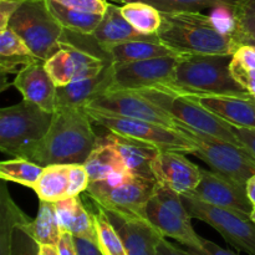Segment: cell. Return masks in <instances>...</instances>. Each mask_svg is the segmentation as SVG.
I'll list each match as a JSON object with an SVG mask.
<instances>
[{"instance_id": "obj_14", "label": "cell", "mask_w": 255, "mask_h": 255, "mask_svg": "<svg viewBox=\"0 0 255 255\" xmlns=\"http://www.w3.org/2000/svg\"><path fill=\"white\" fill-rule=\"evenodd\" d=\"M187 194H192L196 198L214 206L237 209L249 216L254 208L248 198L247 184H242L207 169H202L201 182L193 192Z\"/></svg>"}, {"instance_id": "obj_8", "label": "cell", "mask_w": 255, "mask_h": 255, "mask_svg": "<svg viewBox=\"0 0 255 255\" xmlns=\"http://www.w3.org/2000/svg\"><path fill=\"white\" fill-rule=\"evenodd\" d=\"M181 196L192 218L213 227L237 251L255 255V223L249 214L207 203L192 194Z\"/></svg>"}, {"instance_id": "obj_28", "label": "cell", "mask_w": 255, "mask_h": 255, "mask_svg": "<svg viewBox=\"0 0 255 255\" xmlns=\"http://www.w3.org/2000/svg\"><path fill=\"white\" fill-rule=\"evenodd\" d=\"M47 5H49L50 11L65 30L77 32V34L92 35L104 16V15L90 14V12L70 9L54 0H47Z\"/></svg>"}, {"instance_id": "obj_41", "label": "cell", "mask_w": 255, "mask_h": 255, "mask_svg": "<svg viewBox=\"0 0 255 255\" xmlns=\"http://www.w3.org/2000/svg\"><path fill=\"white\" fill-rule=\"evenodd\" d=\"M74 242L77 255H104L96 242L81 237H74Z\"/></svg>"}, {"instance_id": "obj_30", "label": "cell", "mask_w": 255, "mask_h": 255, "mask_svg": "<svg viewBox=\"0 0 255 255\" xmlns=\"http://www.w3.org/2000/svg\"><path fill=\"white\" fill-rule=\"evenodd\" d=\"M231 72L237 82L255 99V46L242 44L232 56Z\"/></svg>"}, {"instance_id": "obj_34", "label": "cell", "mask_w": 255, "mask_h": 255, "mask_svg": "<svg viewBox=\"0 0 255 255\" xmlns=\"http://www.w3.org/2000/svg\"><path fill=\"white\" fill-rule=\"evenodd\" d=\"M232 17L233 32L241 44L255 40V0H237Z\"/></svg>"}, {"instance_id": "obj_9", "label": "cell", "mask_w": 255, "mask_h": 255, "mask_svg": "<svg viewBox=\"0 0 255 255\" xmlns=\"http://www.w3.org/2000/svg\"><path fill=\"white\" fill-rule=\"evenodd\" d=\"M85 111L92 122L100 125L104 128L151 143L161 151H178L182 153L192 154L196 152L197 146L192 139L169 127L142 120L117 116L90 107H85Z\"/></svg>"}, {"instance_id": "obj_15", "label": "cell", "mask_w": 255, "mask_h": 255, "mask_svg": "<svg viewBox=\"0 0 255 255\" xmlns=\"http://www.w3.org/2000/svg\"><path fill=\"white\" fill-rule=\"evenodd\" d=\"M152 173L157 183L179 194L193 192L202 179V168L178 151H159L152 162Z\"/></svg>"}, {"instance_id": "obj_33", "label": "cell", "mask_w": 255, "mask_h": 255, "mask_svg": "<svg viewBox=\"0 0 255 255\" xmlns=\"http://www.w3.org/2000/svg\"><path fill=\"white\" fill-rule=\"evenodd\" d=\"M94 219L97 233V244L104 255H127L121 237L111 223L106 212L99 204H96Z\"/></svg>"}, {"instance_id": "obj_43", "label": "cell", "mask_w": 255, "mask_h": 255, "mask_svg": "<svg viewBox=\"0 0 255 255\" xmlns=\"http://www.w3.org/2000/svg\"><path fill=\"white\" fill-rule=\"evenodd\" d=\"M57 251L60 255H77L75 247L74 236L69 232H61V237L57 243Z\"/></svg>"}, {"instance_id": "obj_6", "label": "cell", "mask_w": 255, "mask_h": 255, "mask_svg": "<svg viewBox=\"0 0 255 255\" xmlns=\"http://www.w3.org/2000/svg\"><path fill=\"white\" fill-rule=\"evenodd\" d=\"M174 129L196 143L193 154L206 162L216 173L242 184H247L255 174V159L244 147L204 133L177 120Z\"/></svg>"}, {"instance_id": "obj_1", "label": "cell", "mask_w": 255, "mask_h": 255, "mask_svg": "<svg viewBox=\"0 0 255 255\" xmlns=\"http://www.w3.org/2000/svg\"><path fill=\"white\" fill-rule=\"evenodd\" d=\"M91 122L85 109L56 107L44 138L29 147L19 158L29 159L41 167L84 164L97 146V137Z\"/></svg>"}, {"instance_id": "obj_16", "label": "cell", "mask_w": 255, "mask_h": 255, "mask_svg": "<svg viewBox=\"0 0 255 255\" xmlns=\"http://www.w3.org/2000/svg\"><path fill=\"white\" fill-rule=\"evenodd\" d=\"M12 85L26 101L45 111L54 112L56 109L57 86L47 72L44 60L36 59L20 70Z\"/></svg>"}, {"instance_id": "obj_25", "label": "cell", "mask_w": 255, "mask_h": 255, "mask_svg": "<svg viewBox=\"0 0 255 255\" xmlns=\"http://www.w3.org/2000/svg\"><path fill=\"white\" fill-rule=\"evenodd\" d=\"M84 166L89 173L90 182L101 181L114 173L129 172L120 152L109 142L95 147Z\"/></svg>"}, {"instance_id": "obj_44", "label": "cell", "mask_w": 255, "mask_h": 255, "mask_svg": "<svg viewBox=\"0 0 255 255\" xmlns=\"http://www.w3.org/2000/svg\"><path fill=\"white\" fill-rule=\"evenodd\" d=\"M157 254L158 255H191L187 251H182V249L177 248L173 244L169 243L166 239V237L159 241L158 247H157Z\"/></svg>"}, {"instance_id": "obj_46", "label": "cell", "mask_w": 255, "mask_h": 255, "mask_svg": "<svg viewBox=\"0 0 255 255\" xmlns=\"http://www.w3.org/2000/svg\"><path fill=\"white\" fill-rule=\"evenodd\" d=\"M40 255H60L57 247L55 246H40Z\"/></svg>"}, {"instance_id": "obj_21", "label": "cell", "mask_w": 255, "mask_h": 255, "mask_svg": "<svg viewBox=\"0 0 255 255\" xmlns=\"http://www.w3.org/2000/svg\"><path fill=\"white\" fill-rule=\"evenodd\" d=\"M105 141L111 143L120 152L131 173L156 179L152 173V162L161 149L147 142L111 131L105 136Z\"/></svg>"}, {"instance_id": "obj_29", "label": "cell", "mask_w": 255, "mask_h": 255, "mask_svg": "<svg viewBox=\"0 0 255 255\" xmlns=\"http://www.w3.org/2000/svg\"><path fill=\"white\" fill-rule=\"evenodd\" d=\"M125 19L143 35H157L162 25V12L153 5L142 1H131L121 5Z\"/></svg>"}, {"instance_id": "obj_5", "label": "cell", "mask_w": 255, "mask_h": 255, "mask_svg": "<svg viewBox=\"0 0 255 255\" xmlns=\"http://www.w3.org/2000/svg\"><path fill=\"white\" fill-rule=\"evenodd\" d=\"M7 27L26 42L35 57L44 61L62 47L65 29L50 11L47 0H25Z\"/></svg>"}, {"instance_id": "obj_31", "label": "cell", "mask_w": 255, "mask_h": 255, "mask_svg": "<svg viewBox=\"0 0 255 255\" xmlns=\"http://www.w3.org/2000/svg\"><path fill=\"white\" fill-rule=\"evenodd\" d=\"M131 1H142L162 12L173 11H202L206 9H233L237 0H117L120 4H127Z\"/></svg>"}, {"instance_id": "obj_37", "label": "cell", "mask_w": 255, "mask_h": 255, "mask_svg": "<svg viewBox=\"0 0 255 255\" xmlns=\"http://www.w3.org/2000/svg\"><path fill=\"white\" fill-rule=\"evenodd\" d=\"M90 184V177L86 168L81 163L70 164V188L69 197L80 196Z\"/></svg>"}, {"instance_id": "obj_26", "label": "cell", "mask_w": 255, "mask_h": 255, "mask_svg": "<svg viewBox=\"0 0 255 255\" xmlns=\"http://www.w3.org/2000/svg\"><path fill=\"white\" fill-rule=\"evenodd\" d=\"M70 164H50L44 167L34 191L39 199L59 202L69 198Z\"/></svg>"}, {"instance_id": "obj_40", "label": "cell", "mask_w": 255, "mask_h": 255, "mask_svg": "<svg viewBox=\"0 0 255 255\" xmlns=\"http://www.w3.org/2000/svg\"><path fill=\"white\" fill-rule=\"evenodd\" d=\"M25 0H0V31L9 25L10 19Z\"/></svg>"}, {"instance_id": "obj_38", "label": "cell", "mask_w": 255, "mask_h": 255, "mask_svg": "<svg viewBox=\"0 0 255 255\" xmlns=\"http://www.w3.org/2000/svg\"><path fill=\"white\" fill-rule=\"evenodd\" d=\"M64 6L90 14L104 15L109 7V0H54Z\"/></svg>"}, {"instance_id": "obj_39", "label": "cell", "mask_w": 255, "mask_h": 255, "mask_svg": "<svg viewBox=\"0 0 255 255\" xmlns=\"http://www.w3.org/2000/svg\"><path fill=\"white\" fill-rule=\"evenodd\" d=\"M232 131L236 134L242 146L251 153V156L255 159V128L249 127H239L232 125Z\"/></svg>"}, {"instance_id": "obj_24", "label": "cell", "mask_w": 255, "mask_h": 255, "mask_svg": "<svg viewBox=\"0 0 255 255\" xmlns=\"http://www.w3.org/2000/svg\"><path fill=\"white\" fill-rule=\"evenodd\" d=\"M109 56L112 64L142 61V60L157 59L166 56H181L176 51L164 45L157 35L148 39L131 40L121 42L109 49Z\"/></svg>"}, {"instance_id": "obj_36", "label": "cell", "mask_w": 255, "mask_h": 255, "mask_svg": "<svg viewBox=\"0 0 255 255\" xmlns=\"http://www.w3.org/2000/svg\"><path fill=\"white\" fill-rule=\"evenodd\" d=\"M24 56H34L26 42L10 27L0 31V57Z\"/></svg>"}, {"instance_id": "obj_4", "label": "cell", "mask_w": 255, "mask_h": 255, "mask_svg": "<svg viewBox=\"0 0 255 255\" xmlns=\"http://www.w3.org/2000/svg\"><path fill=\"white\" fill-rule=\"evenodd\" d=\"M157 181L131 172L114 173L90 182V198L106 212L126 218H146V207L156 192Z\"/></svg>"}, {"instance_id": "obj_32", "label": "cell", "mask_w": 255, "mask_h": 255, "mask_svg": "<svg viewBox=\"0 0 255 255\" xmlns=\"http://www.w3.org/2000/svg\"><path fill=\"white\" fill-rule=\"evenodd\" d=\"M44 167L25 158L15 157L0 163V177L4 181L15 182L27 188L34 189L39 181Z\"/></svg>"}, {"instance_id": "obj_12", "label": "cell", "mask_w": 255, "mask_h": 255, "mask_svg": "<svg viewBox=\"0 0 255 255\" xmlns=\"http://www.w3.org/2000/svg\"><path fill=\"white\" fill-rule=\"evenodd\" d=\"M111 61L92 52L62 42V47L45 61V67L57 87L99 75Z\"/></svg>"}, {"instance_id": "obj_22", "label": "cell", "mask_w": 255, "mask_h": 255, "mask_svg": "<svg viewBox=\"0 0 255 255\" xmlns=\"http://www.w3.org/2000/svg\"><path fill=\"white\" fill-rule=\"evenodd\" d=\"M55 208L61 232H69L74 237H81L97 243L94 213L85 207L79 196L55 202Z\"/></svg>"}, {"instance_id": "obj_19", "label": "cell", "mask_w": 255, "mask_h": 255, "mask_svg": "<svg viewBox=\"0 0 255 255\" xmlns=\"http://www.w3.org/2000/svg\"><path fill=\"white\" fill-rule=\"evenodd\" d=\"M233 126L255 128V99L227 95H184Z\"/></svg>"}, {"instance_id": "obj_7", "label": "cell", "mask_w": 255, "mask_h": 255, "mask_svg": "<svg viewBox=\"0 0 255 255\" xmlns=\"http://www.w3.org/2000/svg\"><path fill=\"white\" fill-rule=\"evenodd\" d=\"M52 121V112L22 100L0 110V148L20 157L29 147L41 141Z\"/></svg>"}, {"instance_id": "obj_23", "label": "cell", "mask_w": 255, "mask_h": 255, "mask_svg": "<svg viewBox=\"0 0 255 255\" xmlns=\"http://www.w3.org/2000/svg\"><path fill=\"white\" fill-rule=\"evenodd\" d=\"M92 36L97 41V44L105 50L109 51L110 47L115 46L121 42L131 41V40L148 39L153 35H143L137 31L122 15L121 7L110 2L106 12L102 16L101 22ZM109 54V52H107Z\"/></svg>"}, {"instance_id": "obj_49", "label": "cell", "mask_w": 255, "mask_h": 255, "mask_svg": "<svg viewBox=\"0 0 255 255\" xmlns=\"http://www.w3.org/2000/svg\"><path fill=\"white\" fill-rule=\"evenodd\" d=\"M110 1H114V2H117V0H110Z\"/></svg>"}, {"instance_id": "obj_35", "label": "cell", "mask_w": 255, "mask_h": 255, "mask_svg": "<svg viewBox=\"0 0 255 255\" xmlns=\"http://www.w3.org/2000/svg\"><path fill=\"white\" fill-rule=\"evenodd\" d=\"M27 222H30L29 219H25L12 226L7 255H40V244L25 227Z\"/></svg>"}, {"instance_id": "obj_11", "label": "cell", "mask_w": 255, "mask_h": 255, "mask_svg": "<svg viewBox=\"0 0 255 255\" xmlns=\"http://www.w3.org/2000/svg\"><path fill=\"white\" fill-rule=\"evenodd\" d=\"M178 57L166 56L112 64L114 80L110 91H139L167 85L173 77Z\"/></svg>"}, {"instance_id": "obj_45", "label": "cell", "mask_w": 255, "mask_h": 255, "mask_svg": "<svg viewBox=\"0 0 255 255\" xmlns=\"http://www.w3.org/2000/svg\"><path fill=\"white\" fill-rule=\"evenodd\" d=\"M247 193H248L249 201L252 202L253 207H255V174L247 182Z\"/></svg>"}, {"instance_id": "obj_20", "label": "cell", "mask_w": 255, "mask_h": 255, "mask_svg": "<svg viewBox=\"0 0 255 255\" xmlns=\"http://www.w3.org/2000/svg\"><path fill=\"white\" fill-rule=\"evenodd\" d=\"M114 80L112 62L107 64L99 75L57 87L56 107L85 109L90 102L110 91ZM56 110V109H55Z\"/></svg>"}, {"instance_id": "obj_2", "label": "cell", "mask_w": 255, "mask_h": 255, "mask_svg": "<svg viewBox=\"0 0 255 255\" xmlns=\"http://www.w3.org/2000/svg\"><path fill=\"white\" fill-rule=\"evenodd\" d=\"M157 36L178 55H233L242 45L233 30L201 11L162 12Z\"/></svg>"}, {"instance_id": "obj_18", "label": "cell", "mask_w": 255, "mask_h": 255, "mask_svg": "<svg viewBox=\"0 0 255 255\" xmlns=\"http://www.w3.org/2000/svg\"><path fill=\"white\" fill-rule=\"evenodd\" d=\"M146 218L166 238L169 237L189 249L203 251V238L194 232L191 221L182 218L167 208L154 194L146 207Z\"/></svg>"}, {"instance_id": "obj_42", "label": "cell", "mask_w": 255, "mask_h": 255, "mask_svg": "<svg viewBox=\"0 0 255 255\" xmlns=\"http://www.w3.org/2000/svg\"><path fill=\"white\" fill-rule=\"evenodd\" d=\"M202 243H203V251H196V249H189L188 253L191 255H238L233 252L228 251V249H224L222 247L217 246L216 243L211 241H207V239H202Z\"/></svg>"}, {"instance_id": "obj_17", "label": "cell", "mask_w": 255, "mask_h": 255, "mask_svg": "<svg viewBox=\"0 0 255 255\" xmlns=\"http://www.w3.org/2000/svg\"><path fill=\"white\" fill-rule=\"evenodd\" d=\"M106 213L121 237L127 255H158L157 247L163 236L147 219L126 218L110 212Z\"/></svg>"}, {"instance_id": "obj_48", "label": "cell", "mask_w": 255, "mask_h": 255, "mask_svg": "<svg viewBox=\"0 0 255 255\" xmlns=\"http://www.w3.org/2000/svg\"><path fill=\"white\" fill-rule=\"evenodd\" d=\"M246 42H248V44L254 45V46H255V40H249V41H246ZM246 42H244V44H246Z\"/></svg>"}, {"instance_id": "obj_3", "label": "cell", "mask_w": 255, "mask_h": 255, "mask_svg": "<svg viewBox=\"0 0 255 255\" xmlns=\"http://www.w3.org/2000/svg\"><path fill=\"white\" fill-rule=\"evenodd\" d=\"M233 55H181L173 77L153 87L179 95H227L252 97L231 72Z\"/></svg>"}, {"instance_id": "obj_10", "label": "cell", "mask_w": 255, "mask_h": 255, "mask_svg": "<svg viewBox=\"0 0 255 255\" xmlns=\"http://www.w3.org/2000/svg\"><path fill=\"white\" fill-rule=\"evenodd\" d=\"M137 92L147 97L149 101L166 111L177 121L204 133L212 134V136L219 137V138L242 146L241 142L232 131L231 124L212 114L211 111L202 107L189 97L162 89H146L139 90Z\"/></svg>"}, {"instance_id": "obj_13", "label": "cell", "mask_w": 255, "mask_h": 255, "mask_svg": "<svg viewBox=\"0 0 255 255\" xmlns=\"http://www.w3.org/2000/svg\"><path fill=\"white\" fill-rule=\"evenodd\" d=\"M86 107L117 116L152 122L173 129L176 126L173 117L137 91L106 92L90 102Z\"/></svg>"}, {"instance_id": "obj_47", "label": "cell", "mask_w": 255, "mask_h": 255, "mask_svg": "<svg viewBox=\"0 0 255 255\" xmlns=\"http://www.w3.org/2000/svg\"><path fill=\"white\" fill-rule=\"evenodd\" d=\"M251 218H252V221H253L255 223V207H254L253 211H252V213H251Z\"/></svg>"}, {"instance_id": "obj_27", "label": "cell", "mask_w": 255, "mask_h": 255, "mask_svg": "<svg viewBox=\"0 0 255 255\" xmlns=\"http://www.w3.org/2000/svg\"><path fill=\"white\" fill-rule=\"evenodd\" d=\"M39 201L36 218L25 223V227L40 246L45 244V246L57 247L60 237H61V229L57 221L55 203L41 201V199Z\"/></svg>"}]
</instances>
